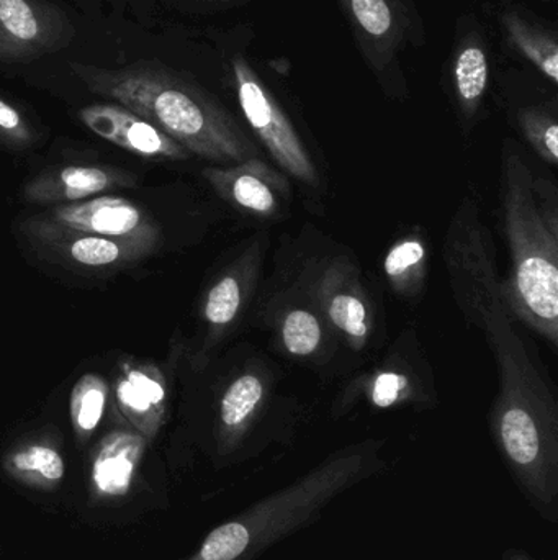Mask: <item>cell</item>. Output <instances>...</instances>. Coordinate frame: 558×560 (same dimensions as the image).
<instances>
[{
    "label": "cell",
    "mask_w": 558,
    "mask_h": 560,
    "mask_svg": "<svg viewBox=\"0 0 558 560\" xmlns=\"http://www.w3.org/2000/svg\"><path fill=\"white\" fill-rule=\"evenodd\" d=\"M501 207L511 253L503 280L508 310L558 342V209L553 184L536 179L513 141H504Z\"/></svg>",
    "instance_id": "obj_3"
},
{
    "label": "cell",
    "mask_w": 558,
    "mask_h": 560,
    "mask_svg": "<svg viewBox=\"0 0 558 560\" xmlns=\"http://www.w3.org/2000/svg\"><path fill=\"white\" fill-rule=\"evenodd\" d=\"M136 183V174L107 164L52 167L25 184L23 199L39 206H64L130 189Z\"/></svg>",
    "instance_id": "obj_11"
},
{
    "label": "cell",
    "mask_w": 558,
    "mask_h": 560,
    "mask_svg": "<svg viewBox=\"0 0 558 560\" xmlns=\"http://www.w3.org/2000/svg\"><path fill=\"white\" fill-rule=\"evenodd\" d=\"M409 382L405 375L395 371L382 372L373 381L370 401L377 408H390L400 404L408 394Z\"/></svg>",
    "instance_id": "obj_26"
},
{
    "label": "cell",
    "mask_w": 558,
    "mask_h": 560,
    "mask_svg": "<svg viewBox=\"0 0 558 560\" xmlns=\"http://www.w3.org/2000/svg\"><path fill=\"white\" fill-rule=\"evenodd\" d=\"M203 177L223 199L256 215H275L288 194L287 180L259 158L231 167H206Z\"/></svg>",
    "instance_id": "obj_16"
},
{
    "label": "cell",
    "mask_w": 558,
    "mask_h": 560,
    "mask_svg": "<svg viewBox=\"0 0 558 560\" xmlns=\"http://www.w3.org/2000/svg\"><path fill=\"white\" fill-rule=\"evenodd\" d=\"M500 392L491 408L495 444L531 509L558 522L557 404L526 346L514 345L495 354Z\"/></svg>",
    "instance_id": "obj_4"
},
{
    "label": "cell",
    "mask_w": 558,
    "mask_h": 560,
    "mask_svg": "<svg viewBox=\"0 0 558 560\" xmlns=\"http://www.w3.org/2000/svg\"><path fill=\"white\" fill-rule=\"evenodd\" d=\"M9 467L19 474L41 477L48 482H58L66 472L61 454L46 444H29L15 451L9 457Z\"/></svg>",
    "instance_id": "obj_25"
},
{
    "label": "cell",
    "mask_w": 558,
    "mask_h": 560,
    "mask_svg": "<svg viewBox=\"0 0 558 560\" xmlns=\"http://www.w3.org/2000/svg\"><path fill=\"white\" fill-rule=\"evenodd\" d=\"M0 137L13 144H28L32 141V130L25 118L3 98H0Z\"/></svg>",
    "instance_id": "obj_27"
},
{
    "label": "cell",
    "mask_w": 558,
    "mask_h": 560,
    "mask_svg": "<svg viewBox=\"0 0 558 560\" xmlns=\"http://www.w3.org/2000/svg\"><path fill=\"white\" fill-rule=\"evenodd\" d=\"M321 290L328 318L349 339L354 348H364L370 332L369 306L360 293L353 289H336L328 278Z\"/></svg>",
    "instance_id": "obj_19"
},
{
    "label": "cell",
    "mask_w": 558,
    "mask_h": 560,
    "mask_svg": "<svg viewBox=\"0 0 558 560\" xmlns=\"http://www.w3.org/2000/svg\"><path fill=\"white\" fill-rule=\"evenodd\" d=\"M114 397L123 417L143 436H154L167 410V382L153 362L127 361L114 382Z\"/></svg>",
    "instance_id": "obj_17"
},
{
    "label": "cell",
    "mask_w": 558,
    "mask_h": 560,
    "mask_svg": "<svg viewBox=\"0 0 558 560\" xmlns=\"http://www.w3.org/2000/svg\"><path fill=\"white\" fill-rule=\"evenodd\" d=\"M33 219L69 232L105 236L144 246L153 253L164 242L163 229L150 212L133 200L108 194L82 202L55 206Z\"/></svg>",
    "instance_id": "obj_9"
},
{
    "label": "cell",
    "mask_w": 558,
    "mask_h": 560,
    "mask_svg": "<svg viewBox=\"0 0 558 560\" xmlns=\"http://www.w3.org/2000/svg\"><path fill=\"white\" fill-rule=\"evenodd\" d=\"M503 560H536L533 556L527 555L523 549H510V551L504 552Z\"/></svg>",
    "instance_id": "obj_28"
},
{
    "label": "cell",
    "mask_w": 558,
    "mask_h": 560,
    "mask_svg": "<svg viewBox=\"0 0 558 560\" xmlns=\"http://www.w3.org/2000/svg\"><path fill=\"white\" fill-rule=\"evenodd\" d=\"M202 2L215 3V5H223V7H236V5H242V3L248 2V0H202Z\"/></svg>",
    "instance_id": "obj_29"
},
{
    "label": "cell",
    "mask_w": 558,
    "mask_h": 560,
    "mask_svg": "<svg viewBox=\"0 0 558 560\" xmlns=\"http://www.w3.org/2000/svg\"><path fill=\"white\" fill-rule=\"evenodd\" d=\"M141 434L117 430L107 434L92 466V482L107 497H123L130 490L138 464L144 453Z\"/></svg>",
    "instance_id": "obj_18"
},
{
    "label": "cell",
    "mask_w": 558,
    "mask_h": 560,
    "mask_svg": "<svg viewBox=\"0 0 558 560\" xmlns=\"http://www.w3.org/2000/svg\"><path fill=\"white\" fill-rule=\"evenodd\" d=\"M254 38V30L245 25L223 36L219 56L229 88L272 160L295 179L318 187L320 174L313 158L269 78L268 62L252 51Z\"/></svg>",
    "instance_id": "obj_5"
},
{
    "label": "cell",
    "mask_w": 558,
    "mask_h": 560,
    "mask_svg": "<svg viewBox=\"0 0 558 560\" xmlns=\"http://www.w3.org/2000/svg\"><path fill=\"white\" fill-rule=\"evenodd\" d=\"M108 390L107 381L94 372L75 382L71 392V420L79 438L91 436L97 430L104 418Z\"/></svg>",
    "instance_id": "obj_22"
},
{
    "label": "cell",
    "mask_w": 558,
    "mask_h": 560,
    "mask_svg": "<svg viewBox=\"0 0 558 560\" xmlns=\"http://www.w3.org/2000/svg\"><path fill=\"white\" fill-rule=\"evenodd\" d=\"M546 2H554V0H546Z\"/></svg>",
    "instance_id": "obj_30"
},
{
    "label": "cell",
    "mask_w": 558,
    "mask_h": 560,
    "mask_svg": "<svg viewBox=\"0 0 558 560\" xmlns=\"http://www.w3.org/2000/svg\"><path fill=\"white\" fill-rule=\"evenodd\" d=\"M79 120L102 140L150 160L183 161L190 153L150 121L115 102L92 104L79 110Z\"/></svg>",
    "instance_id": "obj_10"
},
{
    "label": "cell",
    "mask_w": 558,
    "mask_h": 560,
    "mask_svg": "<svg viewBox=\"0 0 558 560\" xmlns=\"http://www.w3.org/2000/svg\"><path fill=\"white\" fill-rule=\"evenodd\" d=\"M323 339L320 319L308 310H292L282 322V341L290 354L307 358L320 348Z\"/></svg>",
    "instance_id": "obj_24"
},
{
    "label": "cell",
    "mask_w": 558,
    "mask_h": 560,
    "mask_svg": "<svg viewBox=\"0 0 558 560\" xmlns=\"http://www.w3.org/2000/svg\"><path fill=\"white\" fill-rule=\"evenodd\" d=\"M518 127L533 150L546 163L558 161V121L556 101L539 102L521 107L517 112Z\"/></svg>",
    "instance_id": "obj_20"
},
{
    "label": "cell",
    "mask_w": 558,
    "mask_h": 560,
    "mask_svg": "<svg viewBox=\"0 0 558 560\" xmlns=\"http://www.w3.org/2000/svg\"><path fill=\"white\" fill-rule=\"evenodd\" d=\"M442 71L452 105L462 125L471 128L484 114L495 71L490 33L477 13L459 16Z\"/></svg>",
    "instance_id": "obj_8"
},
{
    "label": "cell",
    "mask_w": 558,
    "mask_h": 560,
    "mask_svg": "<svg viewBox=\"0 0 558 560\" xmlns=\"http://www.w3.org/2000/svg\"><path fill=\"white\" fill-rule=\"evenodd\" d=\"M501 42L508 52L558 85V32L556 25L523 3L501 2L495 7Z\"/></svg>",
    "instance_id": "obj_12"
},
{
    "label": "cell",
    "mask_w": 558,
    "mask_h": 560,
    "mask_svg": "<svg viewBox=\"0 0 558 560\" xmlns=\"http://www.w3.org/2000/svg\"><path fill=\"white\" fill-rule=\"evenodd\" d=\"M357 51L387 98L405 101L406 55L428 45V28L416 0H336Z\"/></svg>",
    "instance_id": "obj_6"
},
{
    "label": "cell",
    "mask_w": 558,
    "mask_h": 560,
    "mask_svg": "<svg viewBox=\"0 0 558 560\" xmlns=\"http://www.w3.org/2000/svg\"><path fill=\"white\" fill-rule=\"evenodd\" d=\"M425 265L426 248L422 240L406 238L390 249L383 271L396 292L408 295L415 292L416 283L422 282Z\"/></svg>",
    "instance_id": "obj_23"
},
{
    "label": "cell",
    "mask_w": 558,
    "mask_h": 560,
    "mask_svg": "<svg viewBox=\"0 0 558 560\" xmlns=\"http://www.w3.org/2000/svg\"><path fill=\"white\" fill-rule=\"evenodd\" d=\"M264 382L259 375L242 374L226 388L216 418V454L223 459L254 456L259 453L252 431L258 427L264 404Z\"/></svg>",
    "instance_id": "obj_15"
},
{
    "label": "cell",
    "mask_w": 558,
    "mask_h": 560,
    "mask_svg": "<svg viewBox=\"0 0 558 560\" xmlns=\"http://www.w3.org/2000/svg\"><path fill=\"white\" fill-rule=\"evenodd\" d=\"M72 69L94 94L140 115L190 154L218 164L261 158L258 144L231 112L192 79L157 66L107 71L72 65Z\"/></svg>",
    "instance_id": "obj_2"
},
{
    "label": "cell",
    "mask_w": 558,
    "mask_h": 560,
    "mask_svg": "<svg viewBox=\"0 0 558 560\" xmlns=\"http://www.w3.org/2000/svg\"><path fill=\"white\" fill-rule=\"evenodd\" d=\"M245 299V282L238 271H229L206 293L203 318L209 326L210 341L222 335L238 316Z\"/></svg>",
    "instance_id": "obj_21"
},
{
    "label": "cell",
    "mask_w": 558,
    "mask_h": 560,
    "mask_svg": "<svg viewBox=\"0 0 558 560\" xmlns=\"http://www.w3.org/2000/svg\"><path fill=\"white\" fill-rule=\"evenodd\" d=\"M66 25L35 0H0V61H22L56 48Z\"/></svg>",
    "instance_id": "obj_14"
},
{
    "label": "cell",
    "mask_w": 558,
    "mask_h": 560,
    "mask_svg": "<svg viewBox=\"0 0 558 560\" xmlns=\"http://www.w3.org/2000/svg\"><path fill=\"white\" fill-rule=\"evenodd\" d=\"M23 232L48 252L55 253L58 258L66 259L72 265L88 269L121 268L134 265L147 256L154 255L151 249L120 240L105 238V236L87 235V233L69 232L56 229L46 223L36 222L35 219L23 223Z\"/></svg>",
    "instance_id": "obj_13"
},
{
    "label": "cell",
    "mask_w": 558,
    "mask_h": 560,
    "mask_svg": "<svg viewBox=\"0 0 558 560\" xmlns=\"http://www.w3.org/2000/svg\"><path fill=\"white\" fill-rule=\"evenodd\" d=\"M446 262L459 308L468 323L477 325L485 302L503 290V280L498 276L494 242L475 200L465 199L452 219L446 238Z\"/></svg>",
    "instance_id": "obj_7"
},
{
    "label": "cell",
    "mask_w": 558,
    "mask_h": 560,
    "mask_svg": "<svg viewBox=\"0 0 558 560\" xmlns=\"http://www.w3.org/2000/svg\"><path fill=\"white\" fill-rule=\"evenodd\" d=\"M383 441L337 450L285 487L252 502L206 535L193 560H262L271 549L317 525L344 493L385 470Z\"/></svg>",
    "instance_id": "obj_1"
}]
</instances>
